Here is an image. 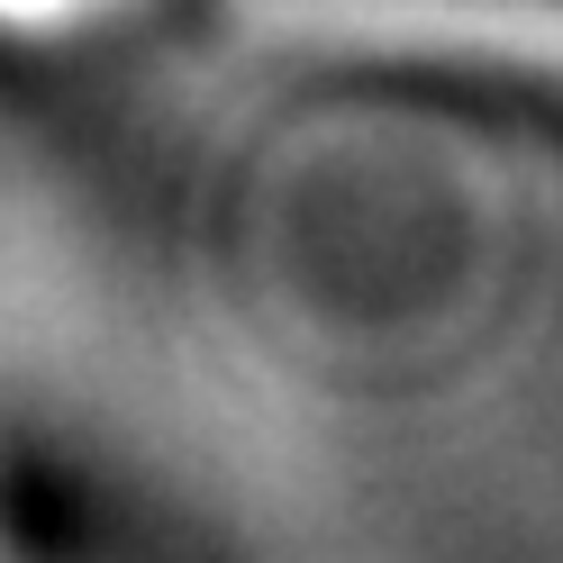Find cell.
<instances>
[{
    "mask_svg": "<svg viewBox=\"0 0 563 563\" xmlns=\"http://www.w3.org/2000/svg\"><path fill=\"white\" fill-rule=\"evenodd\" d=\"M191 37V0H0V64H128Z\"/></svg>",
    "mask_w": 563,
    "mask_h": 563,
    "instance_id": "obj_1",
    "label": "cell"
}]
</instances>
